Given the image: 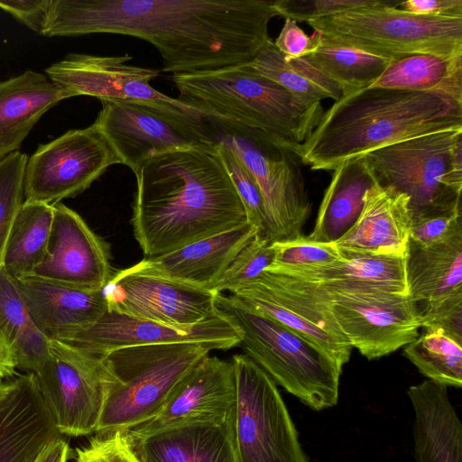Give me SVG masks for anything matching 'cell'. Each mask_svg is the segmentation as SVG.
Listing matches in <instances>:
<instances>
[{"label":"cell","instance_id":"cell-1","mask_svg":"<svg viewBox=\"0 0 462 462\" xmlns=\"http://www.w3.org/2000/svg\"><path fill=\"white\" fill-rule=\"evenodd\" d=\"M275 16L271 0H51L42 35L140 38L175 75L252 61Z\"/></svg>","mask_w":462,"mask_h":462},{"label":"cell","instance_id":"cell-2","mask_svg":"<svg viewBox=\"0 0 462 462\" xmlns=\"http://www.w3.org/2000/svg\"><path fill=\"white\" fill-rule=\"evenodd\" d=\"M134 175L131 224L145 258L248 222L217 148L158 153L143 162Z\"/></svg>","mask_w":462,"mask_h":462},{"label":"cell","instance_id":"cell-3","mask_svg":"<svg viewBox=\"0 0 462 462\" xmlns=\"http://www.w3.org/2000/svg\"><path fill=\"white\" fill-rule=\"evenodd\" d=\"M462 128V104L430 93L367 88L323 112L296 153L314 171L340 164L385 145L432 132Z\"/></svg>","mask_w":462,"mask_h":462},{"label":"cell","instance_id":"cell-4","mask_svg":"<svg viewBox=\"0 0 462 462\" xmlns=\"http://www.w3.org/2000/svg\"><path fill=\"white\" fill-rule=\"evenodd\" d=\"M178 100L199 117L260 130L296 152L320 120V102L302 100L261 75L249 62L171 75Z\"/></svg>","mask_w":462,"mask_h":462},{"label":"cell","instance_id":"cell-5","mask_svg":"<svg viewBox=\"0 0 462 462\" xmlns=\"http://www.w3.org/2000/svg\"><path fill=\"white\" fill-rule=\"evenodd\" d=\"M217 310L240 334L245 355L310 409L337 405L342 368L303 338L233 295L216 294Z\"/></svg>","mask_w":462,"mask_h":462},{"label":"cell","instance_id":"cell-6","mask_svg":"<svg viewBox=\"0 0 462 462\" xmlns=\"http://www.w3.org/2000/svg\"><path fill=\"white\" fill-rule=\"evenodd\" d=\"M362 159L375 183L409 198L411 221L462 212V128L402 140Z\"/></svg>","mask_w":462,"mask_h":462},{"label":"cell","instance_id":"cell-7","mask_svg":"<svg viewBox=\"0 0 462 462\" xmlns=\"http://www.w3.org/2000/svg\"><path fill=\"white\" fill-rule=\"evenodd\" d=\"M210 351L200 344L169 343L126 346L101 356L109 383L96 432L128 430L152 419Z\"/></svg>","mask_w":462,"mask_h":462},{"label":"cell","instance_id":"cell-8","mask_svg":"<svg viewBox=\"0 0 462 462\" xmlns=\"http://www.w3.org/2000/svg\"><path fill=\"white\" fill-rule=\"evenodd\" d=\"M399 2L374 4L308 23L320 44L356 49L392 60L426 53L462 56V17L421 16Z\"/></svg>","mask_w":462,"mask_h":462},{"label":"cell","instance_id":"cell-9","mask_svg":"<svg viewBox=\"0 0 462 462\" xmlns=\"http://www.w3.org/2000/svg\"><path fill=\"white\" fill-rule=\"evenodd\" d=\"M213 138L229 147L254 177L263 200L269 243L301 236L310 210L297 153L265 133L223 118L201 116Z\"/></svg>","mask_w":462,"mask_h":462},{"label":"cell","instance_id":"cell-10","mask_svg":"<svg viewBox=\"0 0 462 462\" xmlns=\"http://www.w3.org/2000/svg\"><path fill=\"white\" fill-rule=\"evenodd\" d=\"M100 101L102 108L93 125L134 173L158 153L216 148L217 142L203 120L173 105L141 99Z\"/></svg>","mask_w":462,"mask_h":462},{"label":"cell","instance_id":"cell-11","mask_svg":"<svg viewBox=\"0 0 462 462\" xmlns=\"http://www.w3.org/2000/svg\"><path fill=\"white\" fill-rule=\"evenodd\" d=\"M231 361L238 462H310L276 383L245 354L234 355Z\"/></svg>","mask_w":462,"mask_h":462},{"label":"cell","instance_id":"cell-12","mask_svg":"<svg viewBox=\"0 0 462 462\" xmlns=\"http://www.w3.org/2000/svg\"><path fill=\"white\" fill-rule=\"evenodd\" d=\"M230 294L303 338L339 367L349 361L352 346L312 282L264 271Z\"/></svg>","mask_w":462,"mask_h":462},{"label":"cell","instance_id":"cell-13","mask_svg":"<svg viewBox=\"0 0 462 462\" xmlns=\"http://www.w3.org/2000/svg\"><path fill=\"white\" fill-rule=\"evenodd\" d=\"M35 375L60 435L96 433L109 383L100 356L50 340L48 358Z\"/></svg>","mask_w":462,"mask_h":462},{"label":"cell","instance_id":"cell-14","mask_svg":"<svg viewBox=\"0 0 462 462\" xmlns=\"http://www.w3.org/2000/svg\"><path fill=\"white\" fill-rule=\"evenodd\" d=\"M115 164H122L121 160L94 125L69 130L40 144L28 158L24 200L55 205L76 197Z\"/></svg>","mask_w":462,"mask_h":462},{"label":"cell","instance_id":"cell-15","mask_svg":"<svg viewBox=\"0 0 462 462\" xmlns=\"http://www.w3.org/2000/svg\"><path fill=\"white\" fill-rule=\"evenodd\" d=\"M312 283L327 300L352 348L369 360L392 354L419 336L421 319L416 302L409 295L382 291L330 290Z\"/></svg>","mask_w":462,"mask_h":462},{"label":"cell","instance_id":"cell-16","mask_svg":"<svg viewBox=\"0 0 462 462\" xmlns=\"http://www.w3.org/2000/svg\"><path fill=\"white\" fill-rule=\"evenodd\" d=\"M107 310L188 327L217 312L216 294L164 278L120 270L103 289Z\"/></svg>","mask_w":462,"mask_h":462},{"label":"cell","instance_id":"cell-17","mask_svg":"<svg viewBox=\"0 0 462 462\" xmlns=\"http://www.w3.org/2000/svg\"><path fill=\"white\" fill-rule=\"evenodd\" d=\"M132 56H98L69 53L45 69V75L59 88L64 99L90 96L102 99H141L173 105L193 116H199L153 88L150 82L159 71L130 65ZM200 118V117H199Z\"/></svg>","mask_w":462,"mask_h":462},{"label":"cell","instance_id":"cell-18","mask_svg":"<svg viewBox=\"0 0 462 462\" xmlns=\"http://www.w3.org/2000/svg\"><path fill=\"white\" fill-rule=\"evenodd\" d=\"M240 334L217 310L208 319L188 327L165 325L107 310L69 344L101 356L115 349L153 344L194 343L210 350L239 346Z\"/></svg>","mask_w":462,"mask_h":462},{"label":"cell","instance_id":"cell-19","mask_svg":"<svg viewBox=\"0 0 462 462\" xmlns=\"http://www.w3.org/2000/svg\"><path fill=\"white\" fill-rule=\"evenodd\" d=\"M47 254L32 275L76 288L100 291L112 278L107 244L73 209L53 205Z\"/></svg>","mask_w":462,"mask_h":462},{"label":"cell","instance_id":"cell-20","mask_svg":"<svg viewBox=\"0 0 462 462\" xmlns=\"http://www.w3.org/2000/svg\"><path fill=\"white\" fill-rule=\"evenodd\" d=\"M235 411L214 418L180 421L148 432L127 430L142 462H238Z\"/></svg>","mask_w":462,"mask_h":462},{"label":"cell","instance_id":"cell-21","mask_svg":"<svg viewBox=\"0 0 462 462\" xmlns=\"http://www.w3.org/2000/svg\"><path fill=\"white\" fill-rule=\"evenodd\" d=\"M60 436L35 374L5 382L0 392V462H34Z\"/></svg>","mask_w":462,"mask_h":462},{"label":"cell","instance_id":"cell-22","mask_svg":"<svg viewBox=\"0 0 462 462\" xmlns=\"http://www.w3.org/2000/svg\"><path fill=\"white\" fill-rule=\"evenodd\" d=\"M236 403L232 361L208 355L180 381L156 416L128 430L148 433L187 420L225 416L235 411Z\"/></svg>","mask_w":462,"mask_h":462},{"label":"cell","instance_id":"cell-23","mask_svg":"<svg viewBox=\"0 0 462 462\" xmlns=\"http://www.w3.org/2000/svg\"><path fill=\"white\" fill-rule=\"evenodd\" d=\"M257 233L246 222L175 251L144 258L126 270L213 292L226 269Z\"/></svg>","mask_w":462,"mask_h":462},{"label":"cell","instance_id":"cell-24","mask_svg":"<svg viewBox=\"0 0 462 462\" xmlns=\"http://www.w3.org/2000/svg\"><path fill=\"white\" fill-rule=\"evenodd\" d=\"M14 280L34 323L49 340L69 343L107 311L102 291L83 290L35 275Z\"/></svg>","mask_w":462,"mask_h":462},{"label":"cell","instance_id":"cell-25","mask_svg":"<svg viewBox=\"0 0 462 462\" xmlns=\"http://www.w3.org/2000/svg\"><path fill=\"white\" fill-rule=\"evenodd\" d=\"M411 225L409 198L375 183L365 191L356 221L333 243L356 254L400 255L407 252Z\"/></svg>","mask_w":462,"mask_h":462},{"label":"cell","instance_id":"cell-26","mask_svg":"<svg viewBox=\"0 0 462 462\" xmlns=\"http://www.w3.org/2000/svg\"><path fill=\"white\" fill-rule=\"evenodd\" d=\"M413 409L416 462H462V423L448 387L430 380L407 391Z\"/></svg>","mask_w":462,"mask_h":462},{"label":"cell","instance_id":"cell-27","mask_svg":"<svg viewBox=\"0 0 462 462\" xmlns=\"http://www.w3.org/2000/svg\"><path fill=\"white\" fill-rule=\"evenodd\" d=\"M340 251L343 258L327 266L267 272L316 282L330 290L382 291L408 295L407 252L400 255H378Z\"/></svg>","mask_w":462,"mask_h":462},{"label":"cell","instance_id":"cell-28","mask_svg":"<svg viewBox=\"0 0 462 462\" xmlns=\"http://www.w3.org/2000/svg\"><path fill=\"white\" fill-rule=\"evenodd\" d=\"M64 97L49 78L27 69L0 82V161L18 152L40 118Z\"/></svg>","mask_w":462,"mask_h":462},{"label":"cell","instance_id":"cell-29","mask_svg":"<svg viewBox=\"0 0 462 462\" xmlns=\"http://www.w3.org/2000/svg\"><path fill=\"white\" fill-rule=\"evenodd\" d=\"M405 270L417 306L462 292V230L428 246L409 239Z\"/></svg>","mask_w":462,"mask_h":462},{"label":"cell","instance_id":"cell-30","mask_svg":"<svg viewBox=\"0 0 462 462\" xmlns=\"http://www.w3.org/2000/svg\"><path fill=\"white\" fill-rule=\"evenodd\" d=\"M374 184L375 180L362 157L337 167L308 237L323 243L341 237L356 221L363 208L364 195Z\"/></svg>","mask_w":462,"mask_h":462},{"label":"cell","instance_id":"cell-31","mask_svg":"<svg viewBox=\"0 0 462 462\" xmlns=\"http://www.w3.org/2000/svg\"><path fill=\"white\" fill-rule=\"evenodd\" d=\"M430 93L462 104V56L410 54L392 61L370 87Z\"/></svg>","mask_w":462,"mask_h":462},{"label":"cell","instance_id":"cell-32","mask_svg":"<svg viewBox=\"0 0 462 462\" xmlns=\"http://www.w3.org/2000/svg\"><path fill=\"white\" fill-rule=\"evenodd\" d=\"M53 205L23 200L12 223L2 267L14 279L32 275L46 256Z\"/></svg>","mask_w":462,"mask_h":462},{"label":"cell","instance_id":"cell-33","mask_svg":"<svg viewBox=\"0 0 462 462\" xmlns=\"http://www.w3.org/2000/svg\"><path fill=\"white\" fill-rule=\"evenodd\" d=\"M0 331L15 355L17 368L37 374L48 358L50 340L34 323L15 280L2 266Z\"/></svg>","mask_w":462,"mask_h":462},{"label":"cell","instance_id":"cell-34","mask_svg":"<svg viewBox=\"0 0 462 462\" xmlns=\"http://www.w3.org/2000/svg\"><path fill=\"white\" fill-rule=\"evenodd\" d=\"M249 63L261 75L302 100L316 103L325 98L337 101L341 97L337 85L305 57L284 55L276 48L273 40Z\"/></svg>","mask_w":462,"mask_h":462},{"label":"cell","instance_id":"cell-35","mask_svg":"<svg viewBox=\"0 0 462 462\" xmlns=\"http://www.w3.org/2000/svg\"><path fill=\"white\" fill-rule=\"evenodd\" d=\"M305 58L337 85L341 97L370 88L393 61L353 48L323 44Z\"/></svg>","mask_w":462,"mask_h":462},{"label":"cell","instance_id":"cell-36","mask_svg":"<svg viewBox=\"0 0 462 462\" xmlns=\"http://www.w3.org/2000/svg\"><path fill=\"white\" fill-rule=\"evenodd\" d=\"M403 355L428 380L461 388L462 347L442 330L427 328L405 346Z\"/></svg>","mask_w":462,"mask_h":462},{"label":"cell","instance_id":"cell-37","mask_svg":"<svg viewBox=\"0 0 462 462\" xmlns=\"http://www.w3.org/2000/svg\"><path fill=\"white\" fill-rule=\"evenodd\" d=\"M272 245L274 259L265 271L321 267L343 258L333 242H318L302 235L294 239L272 243Z\"/></svg>","mask_w":462,"mask_h":462},{"label":"cell","instance_id":"cell-38","mask_svg":"<svg viewBox=\"0 0 462 462\" xmlns=\"http://www.w3.org/2000/svg\"><path fill=\"white\" fill-rule=\"evenodd\" d=\"M27 161V155L19 151L0 161V267L12 223L23 202Z\"/></svg>","mask_w":462,"mask_h":462},{"label":"cell","instance_id":"cell-39","mask_svg":"<svg viewBox=\"0 0 462 462\" xmlns=\"http://www.w3.org/2000/svg\"><path fill=\"white\" fill-rule=\"evenodd\" d=\"M274 249L258 233L238 253L220 277L213 293H230L255 280L273 262Z\"/></svg>","mask_w":462,"mask_h":462},{"label":"cell","instance_id":"cell-40","mask_svg":"<svg viewBox=\"0 0 462 462\" xmlns=\"http://www.w3.org/2000/svg\"><path fill=\"white\" fill-rule=\"evenodd\" d=\"M216 142L217 152L245 207L247 221L257 228L262 236L265 228V213L259 186L239 157L221 141Z\"/></svg>","mask_w":462,"mask_h":462},{"label":"cell","instance_id":"cell-41","mask_svg":"<svg viewBox=\"0 0 462 462\" xmlns=\"http://www.w3.org/2000/svg\"><path fill=\"white\" fill-rule=\"evenodd\" d=\"M74 462H142L127 430L96 432L88 443L75 449Z\"/></svg>","mask_w":462,"mask_h":462},{"label":"cell","instance_id":"cell-42","mask_svg":"<svg viewBox=\"0 0 462 462\" xmlns=\"http://www.w3.org/2000/svg\"><path fill=\"white\" fill-rule=\"evenodd\" d=\"M376 0H273L278 16L297 23H310L351 9L364 7Z\"/></svg>","mask_w":462,"mask_h":462},{"label":"cell","instance_id":"cell-43","mask_svg":"<svg viewBox=\"0 0 462 462\" xmlns=\"http://www.w3.org/2000/svg\"><path fill=\"white\" fill-rule=\"evenodd\" d=\"M421 328L440 329L462 345V292L417 306Z\"/></svg>","mask_w":462,"mask_h":462},{"label":"cell","instance_id":"cell-44","mask_svg":"<svg viewBox=\"0 0 462 462\" xmlns=\"http://www.w3.org/2000/svg\"><path fill=\"white\" fill-rule=\"evenodd\" d=\"M462 230V212L437 215L411 221L409 239L428 246Z\"/></svg>","mask_w":462,"mask_h":462},{"label":"cell","instance_id":"cell-45","mask_svg":"<svg viewBox=\"0 0 462 462\" xmlns=\"http://www.w3.org/2000/svg\"><path fill=\"white\" fill-rule=\"evenodd\" d=\"M273 43L284 55L300 58L313 52L320 45V34L314 31L309 36L296 22L285 19L284 24Z\"/></svg>","mask_w":462,"mask_h":462},{"label":"cell","instance_id":"cell-46","mask_svg":"<svg viewBox=\"0 0 462 462\" xmlns=\"http://www.w3.org/2000/svg\"><path fill=\"white\" fill-rule=\"evenodd\" d=\"M51 0H0V9L29 29L42 34Z\"/></svg>","mask_w":462,"mask_h":462},{"label":"cell","instance_id":"cell-47","mask_svg":"<svg viewBox=\"0 0 462 462\" xmlns=\"http://www.w3.org/2000/svg\"><path fill=\"white\" fill-rule=\"evenodd\" d=\"M398 6L416 15L462 17V0H408Z\"/></svg>","mask_w":462,"mask_h":462},{"label":"cell","instance_id":"cell-48","mask_svg":"<svg viewBox=\"0 0 462 462\" xmlns=\"http://www.w3.org/2000/svg\"><path fill=\"white\" fill-rule=\"evenodd\" d=\"M70 455L69 442L60 436L45 447L34 462H68Z\"/></svg>","mask_w":462,"mask_h":462},{"label":"cell","instance_id":"cell-49","mask_svg":"<svg viewBox=\"0 0 462 462\" xmlns=\"http://www.w3.org/2000/svg\"><path fill=\"white\" fill-rule=\"evenodd\" d=\"M17 361L15 355L0 331V382L13 378L16 374Z\"/></svg>","mask_w":462,"mask_h":462},{"label":"cell","instance_id":"cell-50","mask_svg":"<svg viewBox=\"0 0 462 462\" xmlns=\"http://www.w3.org/2000/svg\"><path fill=\"white\" fill-rule=\"evenodd\" d=\"M5 383V382H0V392H1V391H2V389L4 388Z\"/></svg>","mask_w":462,"mask_h":462}]
</instances>
